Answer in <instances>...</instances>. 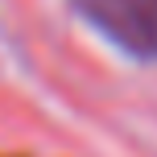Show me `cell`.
Listing matches in <instances>:
<instances>
[{
    "instance_id": "obj_1",
    "label": "cell",
    "mask_w": 157,
    "mask_h": 157,
    "mask_svg": "<svg viewBox=\"0 0 157 157\" xmlns=\"http://www.w3.org/2000/svg\"><path fill=\"white\" fill-rule=\"evenodd\" d=\"M75 13L136 62H157V0H71Z\"/></svg>"
}]
</instances>
